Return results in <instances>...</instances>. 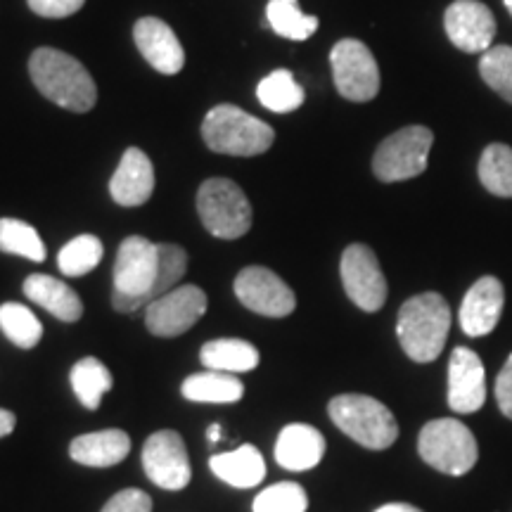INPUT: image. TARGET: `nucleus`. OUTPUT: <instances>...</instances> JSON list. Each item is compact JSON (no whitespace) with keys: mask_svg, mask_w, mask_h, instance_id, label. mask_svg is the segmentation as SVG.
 I'll return each mask as SVG.
<instances>
[{"mask_svg":"<svg viewBox=\"0 0 512 512\" xmlns=\"http://www.w3.org/2000/svg\"><path fill=\"white\" fill-rule=\"evenodd\" d=\"M162 294L166 292L159 278V245L131 235L121 242L114 261L112 306L119 313H133L150 306Z\"/></svg>","mask_w":512,"mask_h":512,"instance_id":"f257e3e1","label":"nucleus"},{"mask_svg":"<svg viewBox=\"0 0 512 512\" xmlns=\"http://www.w3.org/2000/svg\"><path fill=\"white\" fill-rule=\"evenodd\" d=\"M29 74L36 88L69 112H91L98 102V88L88 69L76 57L55 48H38L29 60Z\"/></svg>","mask_w":512,"mask_h":512,"instance_id":"f03ea898","label":"nucleus"},{"mask_svg":"<svg viewBox=\"0 0 512 512\" xmlns=\"http://www.w3.org/2000/svg\"><path fill=\"white\" fill-rule=\"evenodd\" d=\"M451 330V309L437 292L411 297L401 306L396 337L401 349L415 363H432L444 351Z\"/></svg>","mask_w":512,"mask_h":512,"instance_id":"7ed1b4c3","label":"nucleus"},{"mask_svg":"<svg viewBox=\"0 0 512 512\" xmlns=\"http://www.w3.org/2000/svg\"><path fill=\"white\" fill-rule=\"evenodd\" d=\"M202 138L219 155L256 157L273 145L275 131L240 107L216 105L202 121Z\"/></svg>","mask_w":512,"mask_h":512,"instance_id":"20e7f679","label":"nucleus"},{"mask_svg":"<svg viewBox=\"0 0 512 512\" xmlns=\"http://www.w3.org/2000/svg\"><path fill=\"white\" fill-rule=\"evenodd\" d=\"M328 413L347 437L370 451H384L399 437L394 413L366 394H339L328 403Z\"/></svg>","mask_w":512,"mask_h":512,"instance_id":"39448f33","label":"nucleus"},{"mask_svg":"<svg viewBox=\"0 0 512 512\" xmlns=\"http://www.w3.org/2000/svg\"><path fill=\"white\" fill-rule=\"evenodd\" d=\"M418 453L427 465L451 477H463L477 463L475 434L456 418H439L422 427Z\"/></svg>","mask_w":512,"mask_h":512,"instance_id":"423d86ee","label":"nucleus"},{"mask_svg":"<svg viewBox=\"0 0 512 512\" xmlns=\"http://www.w3.org/2000/svg\"><path fill=\"white\" fill-rule=\"evenodd\" d=\"M197 214L214 238L238 240L252 228V204L245 190L228 178H209L197 190Z\"/></svg>","mask_w":512,"mask_h":512,"instance_id":"0eeeda50","label":"nucleus"},{"mask_svg":"<svg viewBox=\"0 0 512 512\" xmlns=\"http://www.w3.org/2000/svg\"><path fill=\"white\" fill-rule=\"evenodd\" d=\"M434 136L427 126H406L377 147L373 171L382 183H399L425 174Z\"/></svg>","mask_w":512,"mask_h":512,"instance_id":"6e6552de","label":"nucleus"},{"mask_svg":"<svg viewBox=\"0 0 512 512\" xmlns=\"http://www.w3.org/2000/svg\"><path fill=\"white\" fill-rule=\"evenodd\" d=\"M332 76L342 98L351 102H368L380 93V67L366 43L344 38L330 53Z\"/></svg>","mask_w":512,"mask_h":512,"instance_id":"1a4fd4ad","label":"nucleus"},{"mask_svg":"<svg viewBox=\"0 0 512 512\" xmlns=\"http://www.w3.org/2000/svg\"><path fill=\"white\" fill-rule=\"evenodd\" d=\"M342 283L347 297L358 309L375 313L387 302V278L368 245H349L342 254Z\"/></svg>","mask_w":512,"mask_h":512,"instance_id":"9d476101","label":"nucleus"},{"mask_svg":"<svg viewBox=\"0 0 512 512\" xmlns=\"http://www.w3.org/2000/svg\"><path fill=\"white\" fill-rule=\"evenodd\" d=\"M207 313V294L197 285H178L145 309V325L157 337H178Z\"/></svg>","mask_w":512,"mask_h":512,"instance_id":"9b49d317","label":"nucleus"},{"mask_svg":"<svg viewBox=\"0 0 512 512\" xmlns=\"http://www.w3.org/2000/svg\"><path fill=\"white\" fill-rule=\"evenodd\" d=\"M143 467L152 484L164 491H181L190 484L192 467L185 441L174 430L155 432L143 446Z\"/></svg>","mask_w":512,"mask_h":512,"instance_id":"f8f14e48","label":"nucleus"},{"mask_svg":"<svg viewBox=\"0 0 512 512\" xmlns=\"http://www.w3.org/2000/svg\"><path fill=\"white\" fill-rule=\"evenodd\" d=\"M235 297L249 311L266 318H285L297 309V297L285 280L264 266L242 268L235 278Z\"/></svg>","mask_w":512,"mask_h":512,"instance_id":"ddd939ff","label":"nucleus"},{"mask_svg":"<svg viewBox=\"0 0 512 512\" xmlns=\"http://www.w3.org/2000/svg\"><path fill=\"white\" fill-rule=\"evenodd\" d=\"M446 36L463 53H486L496 38V19L479 0H456L444 15Z\"/></svg>","mask_w":512,"mask_h":512,"instance_id":"4468645a","label":"nucleus"},{"mask_svg":"<svg viewBox=\"0 0 512 512\" xmlns=\"http://www.w3.org/2000/svg\"><path fill=\"white\" fill-rule=\"evenodd\" d=\"M486 401V370L477 351L458 347L448 361V406L453 413H477Z\"/></svg>","mask_w":512,"mask_h":512,"instance_id":"2eb2a0df","label":"nucleus"},{"mask_svg":"<svg viewBox=\"0 0 512 512\" xmlns=\"http://www.w3.org/2000/svg\"><path fill=\"white\" fill-rule=\"evenodd\" d=\"M133 41L140 55L155 67L159 74L174 76L185 67V50L169 24L157 17L138 19L133 27Z\"/></svg>","mask_w":512,"mask_h":512,"instance_id":"dca6fc26","label":"nucleus"},{"mask_svg":"<svg viewBox=\"0 0 512 512\" xmlns=\"http://www.w3.org/2000/svg\"><path fill=\"white\" fill-rule=\"evenodd\" d=\"M505 304V290L494 275H484L465 294L460 304V328L470 337H484L496 330Z\"/></svg>","mask_w":512,"mask_h":512,"instance_id":"f3484780","label":"nucleus"},{"mask_svg":"<svg viewBox=\"0 0 512 512\" xmlns=\"http://www.w3.org/2000/svg\"><path fill=\"white\" fill-rule=\"evenodd\" d=\"M155 190V166L138 147H128L110 181L112 200L121 207H140Z\"/></svg>","mask_w":512,"mask_h":512,"instance_id":"a211bd4d","label":"nucleus"},{"mask_svg":"<svg viewBox=\"0 0 512 512\" xmlns=\"http://www.w3.org/2000/svg\"><path fill=\"white\" fill-rule=\"evenodd\" d=\"M325 456V437L316 427L294 422L280 432L275 441V460L290 472L313 470Z\"/></svg>","mask_w":512,"mask_h":512,"instance_id":"6ab92c4d","label":"nucleus"},{"mask_svg":"<svg viewBox=\"0 0 512 512\" xmlns=\"http://www.w3.org/2000/svg\"><path fill=\"white\" fill-rule=\"evenodd\" d=\"M211 472L235 489H254L264 482L266 463L261 451L252 444H242L235 451L216 453L209 460Z\"/></svg>","mask_w":512,"mask_h":512,"instance_id":"aec40b11","label":"nucleus"},{"mask_svg":"<svg viewBox=\"0 0 512 512\" xmlns=\"http://www.w3.org/2000/svg\"><path fill=\"white\" fill-rule=\"evenodd\" d=\"M24 294L31 299V302L53 313L57 320L62 323H76L83 316V304L81 297L76 294L72 287L62 280L50 278V275L34 273L24 280Z\"/></svg>","mask_w":512,"mask_h":512,"instance_id":"412c9836","label":"nucleus"},{"mask_svg":"<svg viewBox=\"0 0 512 512\" xmlns=\"http://www.w3.org/2000/svg\"><path fill=\"white\" fill-rule=\"evenodd\" d=\"M131 451V437L124 430H102L81 434L69 446V456L86 467H112Z\"/></svg>","mask_w":512,"mask_h":512,"instance_id":"4be33fe9","label":"nucleus"},{"mask_svg":"<svg viewBox=\"0 0 512 512\" xmlns=\"http://www.w3.org/2000/svg\"><path fill=\"white\" fill-rule=\"evenodd\" d=\"M202 363L207 370H221V373H249L259 366V349L247 339H211L200 351Z\"/></svg>","mask_w":512,"mask_h":512,"instance_id":"5701e85b","label":"nucleus"},{"mask_svg":"<svg viewBox=\"0 0 512 512\" xmlns=\"http://www.w3.org/2000/svg\"><path fill=\"white\" fill-rule=\"evenodd\" d=\"M183 396L195 403H235L245 396V384L238 377L221 370L195 373L183 382Z\"/></svg>","mask_w":512,"mask_h":512,"instance_id":"b1692460","label":"nucleus"},{"mask_svg":"<svg viewBox=\"0 0 512 512\" xmlns=\"http://www.w3.org/2000/svg\"><path fill=\"white\" fill-rule=\"evenodd\" d=\"M69 382H72L74 394L88 411H98L102 396L112 389V373L100 358L86 356L74 363L72 373H69Z\"/></svg>","mask_w":512,"mask_h":512,"instance_id":"393cba45","label":"nucleus"},{"mask_svg":"<svg viewBox=\"0 0 512 512\" xmlns=\"http://www.w3.org/2000/svg\"><path fill=\"white\" fill-rule=\"evenodd\" d=\"M268 27L290 41H306L318 31V17L304 15L299 0H268Z\"/></svg>","mask_w":512,"mask_h":512,"instance_id":"a878e982","label":"nucleus"},{"mask_svg":"<svg viewBox=\"0 0 512 512\" xmlns=\"http://www.w3.org/2000/svg\"><path fill=\"white\" fill-rule=\"evenodd\" d=\"M256 98H259V102L266 110H271L275 114H287L297 110V107H302L306 95L304 88L299 86L297 79L292 76V72L278 69V72H271L259 86H256Z\"/></svg>","mask_w":512,"mask_h":512,"instance_id":"bb28decb","label":"nucleus"},{"mask_svg":"<svg viewBox=\"0 0 512 512\" xmlns=\"http://www.w3.org/2000/svg\"><path fill=\"white\" fill-rule=\"evenodd\" d=\"M0 330L19 349H34L43 337V325L36 313L15 302L0 306Z\"/></svg>","mask_w":512,"mask_h":512,"instance_id":"cd10ccee","label":"nucleus"},{"mask_svg":"<svg viewBox=\"0 0 512 512\" xmlns=\"http://www.w3.org/2000/svg\"><path fill=\"white\" fill-rule=\"evenodd\" d=\"M479 181L491 195L512 197V147L494 143L479 159Z\"/></svg>","mask_w":512,"mask_h":512,"instance_id":"c85d7f7f","label":"nucleus"},{"mask_svg":"<svg viewBox=\"0 0 512 512\" xmlns=\"http://www.w3.org/2000/svg\"><path fill=\"white\" fill-rule=\"evenodd\" d=\"M102 242L95 235H79V238L69 240L60 249L57 256V266L67 278H81V275L91 273L98 268L102 261Z\"/></svg>","mask_w":512,"mask_h":512,"instance_id":"c756f323","label":"nucleus"},{"mask_svg":"<svg viewBox=\"0 0 512 512\" xmlns=\"http://www.w3.org/2000/svg\"><path fill=\"white\" fill-rule=\"evenodd\" d=\"M0 252L24 256L29 261L46 259V245L34 226L19 219H0Z\"/></svg>","mask_w":512,"mask_h":512,"instance_id":"7c9ffc66","label":"nucleus"},{"mask_svg":"<svg viewBox=\"0 0 512 512\" xmlns=\"http://www.w3.org/2000/svg\"><path fill=\"white\" fill-rule=\"evenodd\" d=\"M479 74L512 105V48L510 46H491L479 60Z\"/></svg>","mask_w":512,"mask_h":512,"instance_id":"2f4dec72","label":"nucleus"},{"mask_svg":"<svg viewBox=\"0 0 512 512\" xmlns=\"http://www.w3.org/2000/svg\"><path fill=\"white\" fill-rule=\"evenodd\" d=\"M309 496L297 482H280L268 486L254 498V512H306Z\"/></svg>","mask_w":512,"mask_h":512,"instance_id":"473e14b6","label":"nucleus"},{"mask_svg":"<svg viewBox=\"0 0 512 512\" xmlns=\"http://www.w3.org/2000/svg\"><path fill=\"white\" fill-rule=\"evenodd\" d=\"M102 512H152V498L140 489H124L107 501Z\"/></svg>","mask_w":512,"mask_h":512,"instance_id":"72a5a7b5","label":"nucleus"},{"mask_svg":"<svg viewBox=\"0 0 512 512\" xmlns=\"http://www.w3.org/2000/svg\"><path fill=\"white\" fill-rule=\"evenodd\" d=\"M86 0H29V8L36 12L38 17L48 19H62L74 15L83 8Z\"/></svg>","mask_w":512,"mask_h":512,"instance_id":"f704fd0d","label":"nucleus"},{"mask_svg":"<svg viewBox=\"0 0 512 512\" xmlns=\"http://www.w3.org/2000/svg\"><path fill=\"white\" fill-rule=\"evenodd\" d=\"M496 401H498V408H501V413L505 415V418L512 420V354L508 356V361H505L501 373H498Z\"/></svg>","mask_w":512,"mask_h":512,"instance_id":"c9c22d12","label":"nucleus"},{"mask_svg":"<svg viewBox=\"0 0 512 512\" xmlns=\"http://www.w3.org/2000/svg\"><path fill=\"white\" fill-rule=\"evenodd\" d=\"M15 425H17L15 413H10V411H5V408H0V439L8 437V434L15 430Z\"/></svg>","mask_w":512,"mask_h":512,"instance_id":"e433bc0d","label":"nucleus"},{"mask_svg":"<svg viewBox=\"0 0 512 512\" xmlns=\"http://www.w3.org/2000/svg\"><path fill=\"white\" fill-rule=\"evenodd\" d=\"M375 512H422V510L415 508V505H408V503H387V505H382V508H377Z\"/></svg>","mask_w":512,"mask_h":512,"instance_id":"4c0bfd02","label":"nucleus"},{"mask_svg":"<svg viewBox=\"0 0 512 512\" xmlns=\"http://www.w3.org/2000/svg\"><path fill=\"white\" fill-rule=\"evenodd\" d=\"M207 439L209 444H216V441L223 439V427L221 425H211L207 430Z\"/></svg>","mask_w":512,"mask_h":512,"instance_id":"58836bf2","label":"nucleus"},{"mask_svg":"<svg viewBox=\"0 0 512 512\" xmlns=\"http://www.w3.org/2000/svg\"><path fill=\"white\" fill-rule=\"evenodd\" d=\"M503 3H505V8H508L510 15H512V0H503Z\"/></svg>","mask_w":512,"mask_h":512,"instance_id":"ea45409f","label":"nucleus"}]
</instances>
